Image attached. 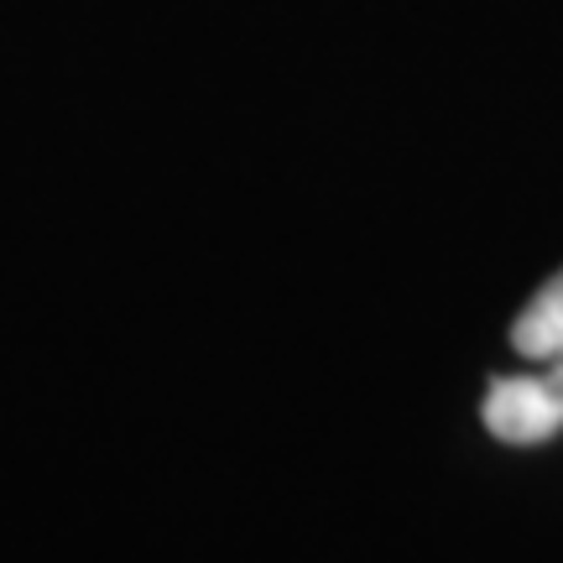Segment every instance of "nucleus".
Segmentation results:
<instances>
[{
    "label": "nucleus",
    "instance_id": "1",
    "mask_svg": "<svg viewBox=\"0 0 563 563\" xmlns=\"http://www.w3.org/2000/svg\"><path fill=\"white\" fill-rule=\"evenodd\" d=\"M481 418L501 443L553 439L563 428V371L543 365L538 376H501V382H490Z\"/></svg>",
    "mask_w": 563,
    "mask_h": 563
},
{
    "label": "nucleus",
    "instance_id": "2",
    "mask_svg": "<svg viewBox=\"0 0 563 563\" xmlns=\"http://www.w3.org/2000/svg\"><path fill=\"white\" fill-rule=\"evenodd\" d=\"M511 350L538 365H559L563 371V272L543 282V292L527 302L517 323H511Z\"/></svg>",
    "mask_w": 563,
    "mask_h": 563
}]
</instances>
